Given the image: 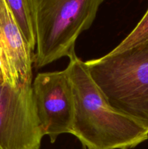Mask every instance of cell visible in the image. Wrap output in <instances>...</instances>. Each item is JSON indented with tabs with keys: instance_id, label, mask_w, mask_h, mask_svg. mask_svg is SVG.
<instances>
[{
	"instance_id": "6da1fadb",
	"label": "cell",
	"mask_w": 148,
	"mask_h": 149,
	"mask_svg": "<svg viewBox=\"0 0 148 149\" xmlns=\"http://www.w3.org/2000/svg\"><path fill=\"white\" fill-rule=\"evenodd\" d=\"M72 85L74 117L71 135L86 149H131L148 139V129L109 105L85 62L75 56L66 68Z\"/></svg>"
},
{
	"instance_id": "7a4b0ae2",
	"label": "cell",
	"mask_w": 148,
	"mask_h": 149,
	"mask_svg": "<svg viewBox=\"0 0 148 149\" xmlns=\"http://www.w3.org/2000/svg\"><path fill=\"white\" fill-rule=\"evenodd\" d=\"M85 65L109 105L148 129V42Z\"/></svg>"
},
{
	"instance_id": "3957f363",
	"label": "cell",
	"mask_w": 148,
	"mask_h": 149,
	"mask_svg": "<svg viewBox=\"0 0 148 149\" xmlns=\"http://www.w3.org/2000/svg\"><path fill=\"white\" fill-rule=\"evenodd\" d=\"M103 0H32L36 35V68L75 56L80 34L95 20Z\"/></svg>"
},
{
	"instance_id": "277c9868",
	"label": "cell",
	"mask_w": 148,
	"mask_h": 149,
	"mask_svg": "<svg viewBox=\"0 0 148 149\" xmlns=\"http://www.w3.org/2000/svg\"><path fill=\"white\" fill-rule=\"evenodd\" d=\"M44 135L31 85L6 84L0 97V149H40Z\"/></svg>"
},
{
	"instance_id": "5b68a950",
	"label": "cell",
	"mask_w": 148,
	"mask_h": 149,
	"mask_svg": "<svg viewBox=\"0 0 148 149\" xmlns=\"http://www.w3.org/2000/svg\"><path fill=\"white\" fill-rule=\"evenodd\" d=\"M36 113L52 143L62 134H71L74 117L72 85L66 68L39 73L31 85Z\"/></svg>"
},
{
	"instance_id": "8992f818",
	"label": "cell",
	"mask_w": 148,
	"mask_h": 149,
	"mask_svg": "<svg viewBox=\"0 0 148 149\" xmlns=\"http://www.w3.org/2000/svg\"><path fill=\"white\" fill-rule=\"evenodd\" d=\"M32 52L6 0H0V63L4 84L12 88L32 85Z\"/></svg>"
},
{
	"instance_id": "52a82bcc",
	"label": "cell",
	"mask_w": 148,
	"mask_h": 149,
	"mask_svg": "<svg viewBox=\"0 0 148 149\" xmlns=\"http://www.w3.org/2000/svg\"><path fill=\"white\" fill-rule=\"evenodd\" d=\"M6 2L28 46L33 52L36 35L32 0H6Z\"/></svg>"
},
{
	"instance_id": "ba28073f",
	"label": "cell",
	"mask_w": 148,
	"mask_h": 149,
	"mask_svg": "<svg viewBox=\"0 0 148 149\" xmlns=\"http://www.w3.org/2000/svg\"><path fill=\"white\" fill-rule=\"evenodd\" d=\"M148 42V10L132 31L110 52L117 53Z\"/></svg>"
},
{
	"instance_id": "9c48e42d",
	"label": "cell",
	"mask_w": 148,
	"mask_h": 149,
	"mask_svg": "<svg viewBox=\"0 0 148 149\" xmlns=\"http://www.w3.org/2000/svg\"><path fill=\"white\" fill-rule=\"evenodd\" d=\"M6 87V84H4V83H0V97L2 95V93L4 92V88Z\"/></svg>"
},
{
	"instance_id": "30bf717a",
	"label": "cell",
	"mask_w": 148,
	"mask_h": 149,
	"mask_svg": "<svg viewBox=\"0 0 148 149\" xmlns=\"http://www.w3.org/2000/svg\"><path fill=\"white\" fill-rule=\"evenodd\" d=\"M0 83H4V80H3L2 74H1V63H0Z\"/></svg>"
}]
</instances>
